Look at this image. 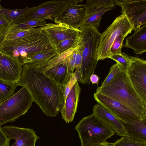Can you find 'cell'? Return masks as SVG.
I'll list each match as a JSON object with an SVG mask.
<instances>
[{
	"label": "cell",
	"instance_id": "18",
	"mask_svg": "<svg viewBox=\"0 0 146 146\" xmlns=\"http://www.w3.org/2000/svg\"><path fill=\"white\" fill-rule=\"evenodd\" d=\"M132 49L135 54H140L146 51V24L134 30L133 35L129 36L123 44V47Z\"/></svg>",
	"mask_w": 146,
	"mask_h": 146
},
{
	"label": "cell",
	"instance_id": "23",
	"mask_svg": "<svg viewBox=\"0 0 146 146\" xmlns=\"http://www.w3.org/2000/svg\"><path fill=\"white\" fill-rule=\"evenodd\" d=\"M112 9L111 8H100L87 10L86 19L81 26L89 25L96 28L99 27L102 16L106 11Z\"/></svg>",
	"mask_w": 146,
	"mask_h": 146
},
{
	"label": "cell",
	"instance_id": "17",
	"mask_svg": "<svg viewBox=\"0 0 146 146\" xmlns=\"http://www.w3.org/2000/svg\"><path fill=\"white\" fill-rule=\"evenodd\" d=\"M81 89L78 82L74 84L67 96L63 106L60 111L62 119L66 123L73 120L77 111Z\"/></svg>",
	"mask_w": 146,
	"mask_h": 146
},
{
	"label": "cell",
	"instance_id": "15",
	"mask_svg": "<svg viewBox=\"0 0 146 146\" xmlns=\"http://www.w3.org/2000/svg\"><path fill=\"white\" fill-rule=\"evenodd\" d=\"M1 128L10 140H15L11 146H35L39 138L33 129L14 126H5Z\"/></svg>",
	"mask_w": 146,
	"mask_h": 146
},
{
	"label": "cell",
	"instance_id": "5",
	"mask_svg": "<svg viewBox=\"0 0 146 146\" xmlns=\"http://www.w3.org/2000/svg\"><path fill=\"white\" fill-rule=\"evenodd\" d=\"M75 129L78 133L81 146H96L106 141L115 133L93 114L82 119Z\"/></svg>",
	"mask_w": 146,
	"mask_h": 146
},
{
	"label": "cell",
	"instance_id": "35",
	"mask_svg": "<svg viewBox=\"0 0 146 146\" xmlns=\"http://www.w3.org/2000/svg\"><path fill=\"white\" fill-rule=\"evenodd\" d=\"M77 82L74 74L69 81L63 87V96L62 99L61 108L63 106L66 98L72 88L73 86L76 82Z\"/></svg>",
	"mask_w": 146,
	"mask_h": 146
},
{
	"label": "cell",
	"instance_id": "8",
	"mask_svg": "<svg viewBox=\"0 0 146 146\" xmlns=\"http://www.w3.org/2000/svg\"><path fill=\"white\" fill-rule=\"evenodd\" d=\"M82 0H52L44 2L39 5L33 7L24 15L18 19L13 21L17 23L30 20L44 21L50 19L54 21L69 5L78 3Z\"/></svg>",
	"mask_w": 146,
	"mask_h": 146
},
{
	"label": "cell",
	"instance_id": "22",
	"mask_svg": "<svg viewBox=\"0 0 146 146\" xmlns=\"http://www.w3.org/2000/svg\"><path fill=\"white\" fill-rule=\"evenodd\" d=\"M59 54L53 48L42 51L25 59L23 62L24 64L30 63L39 67L45 64Z\"/></svg>",
	"mask_w": 146,
	"mask_h": 146
},
{
	"label": "cell",
	"instance_id": "4",
	"mask_svg": "<svg viewBox=\"0 0 146 146\" xmlns=\"http://www.w3.org/2000/svg\"><path fill=\"white\" fill-rule=\"evenodd\" d=\"M52 48L47 35L41 29L40 32L28 38L4 42L0 48V51L18 59L23 66V61L26 58Z\"/></svg>",
	"mask_w": 146,
	"mask_h": 146
},
{
	"label": "cell",
	"instance_id": "12",
	"mask_svg": "<svg viewBox=\"0 0 146 146\" xmlns=\"http://www.w3.org/2000/svg\"><path fill=\"white\" fill-rule=\"evenodd\" d=\"M22 66L18 59L0 51V81L16 84L20 79Z\"/></svg>",
	"mask_w": 146,
	"mask_h": 146
},
{
	"label": "cell",
	"instance_id": "34",
	"mask_svg": "<svg viewBox=\"0 0 146 146\" xmlns=\"http://www.w3.org/2000/svg\"><path fill=\"white\" fill-rule=\"evenodd\" d=\"M123 71L118 64L116 63L110 68L108 75L102 83L100 87L105 86L117 75Z\"/></svg>",
	"mask_w": 146,
	"mask_h": 146
},
{
	"label": "cell",
	"instance_id": "3",
	"mask_svg": "<svg viewBox=\"0 0 146 146\" xmlns=\"http://www.w3.org/2000/svg\"><path fill=\"white\" fill-rule=\"evenodd\" d=\"M79 38L84 45L82 62L80 70L82 84H90V78L94 74L98 61L97 52L101 33L97 28L92 26H82Z\"/></svg>",
	"mask_w": 146,
	"mask_h": 146
},
{
	"label": "cell",
	"instance_id": "25",
	"mask_svg": "<svg viewBox=\"0 0 146 146\" xmlns=\"http://www.w3.org/2000/svg\"><path fill=\"white\" fill-rule=\"evenodd\" d=\"M31 8L26 7L19 9H8L0 7V14L7 17L11 21H14L21 17Z\"/></svg>",
	"mask_w": 146,
	"mask_h": 146
},
{
	"label": "cell",
	"instance_id": "32",
	"mask_svg": "<svg viewBox=\"0 0 146 146\" xmlns=\"http://www.w3.org/2000/svg\"><path fill=\"white\" fill-rule=\"evenodd\" d=\"M78 38L76 39L68 38L62 41L57 46L56 51L59 54H60L75 46L77 44Z\"/></svg>",
	"mask_w": 146,
	"mask_h": 146
},
{
	"label": "cell",
	"instance_id": "26",
	"mask_svg": "<svg viewBox=\"0 0 146 146\" xmlns=\"http://www.w3.org/2000/svg\"><path fill=\"white\" fill-rule=\"evenodd\" d=\"M45 20H30L17 23L13 22V25L15 28L20 29H29L36 27H42L46 25Z\"/></svg>",
	"mask_w": 146,
	"mask_h": 146
},
{
	"label": "cell",
	"instance_id": "39",
	"mask_svg": "<svg viewBox=\"0 0 146 146\" xmlns=\"http://www.w3.org/2000/svg\"><path fill=\"white\" fill-rule=\"evenodd\" d=\"M112 145L113 143H109L106 141L96 146H112Z\"/></svg>",
	"mask_w": 146,
	"mask_h": 146
},
{
	"label": "cell",
	"instance_id": "21",
	"mask_svg": "<svg viewBox=\"0 0 146 146\" xmlns=\"http://www.w3.org/2000/svg\"><path fill=\"white\" fill-rule=\"evenodd\" d=\"M13 22L7 32L4 42L27 38L34 35L41 30V27L27 30L20 29L15 27L13 25Z\"/></svg>",
	"mask_w": 146,
	"mask_h": 146
},
{
	"label": "cell",
	"instance_id": "7",
	"mask_svg": "<svg viewBox=\"0 0 146 146\" xmlns=\"http://www.w3.org/2000/svg\"><path fill=\"white\" fill-rule=\"evenodd\" d=\"M133 29V25L124 13L116 17L101 34L97 52L98 60L108 58L111 54V47L115 39L121 35L127 36Z\"/></svg>",
	"mask_w": 146,
	"mask_h": 146
},
{
	"label": "cell",
	"instance_id": "19",
	"mask_svg": "<svg viewBox=\"0 0 146 146\" xmlns=\"http://www.w3.org/2000/svg\"><path fill=\"white\" fill-rule=\"evenodd\" d=\"M40 69L56 84L62 86L68 83L74 72H70L63 64L54 65L46 70Z\"/></svg>",
	"mask_w": 146,
	"mask_h": 146
},
{
	"label": "cell",
	"instance_id": "10",
	"mask_svg": "<svg viewBox=\"0 0 146 146\" xmlns=\"http://www.w3.org/2000/svg\"><path fill=\"white\" fill-rule=\"evenodd\" d=\"M133 25L134 31L146 24V0H115Z\"/></svg>",
	"mask_w": 146,
	"mask_h": 146
},
{
	"label": "cell",
	"instance_id": "24",
	"mask_svg": "<svg viewBox=\"0 0 146 146\" xmlns=\"http://www.w3.org/2000/svg\"><path fill=\"white\" fill-rule=\"evenodd\" d=\"M78 46V41L77 44L75 46L60 54H58L45 64L40 66L36 67L42 70H45L48 69L53 66L61 64L77 48Z\"/></svg>",
	"mask_w": 146,
	"mask_h": 146
},
{
	"label": "cell",
	"instance_id": "27",
	"mask_svg": "<svg viewBox=\"0 0 146 146\" xmlns=\"http://www.w3.org/2000/svg\"><path fill=\"white\" fill-rule=\"evenodd\" d=\"M108 58L111 59L116 62L123 71L127 73L130 63V57L124 52L121 54H111Z\"/></svg>",
	"mask_w": 146,
	"mask_h": 146
},
{
	"label": "cell",
	"instance_id": "33",
	"mask_svg": "<svg viewBox=\"0 0 146 146\" xmlns=\"http://www.w3.org/2000/svg\"><path fill=\"white\" fill-rule=\"evenodd\" d=\"M126 36V35H121L115 39L110 48L111 54H120L121 53V50L123 47V42Z\"/></svg>",
	"mask_w": 146,
	"mask_h": 146
},
{
	"label": "cell",
	"instance_id": "28",
	"mask_svg": "<svg viewBox=\"0 0 146 146\" xmlns=\"http://www.w3.org/2000/svg\"><path fill=\"white\" fill-rule=\"evenodd\" d=\"M87 10L100 8H111L115 6V0H88L85 4Z\"/></svg>",
	"mask_w": 146,
	"mask_h": 146
},
{
	"label": "cell",
	"instance_id": "36",
	"mask_svg": "<svg viewBox=\"0 0 146 146\" xmlns=\"http://www.w3.org/2000/svg\"><path fill=\"white\" fill-rule=\"evenodd\" d=\"M10 141L8 137L0 127V146H9Z\"/></svg>",
	"mask_w": 146,
	"mask_h": 146
},
{
	"label": "cell",
	"instance_id": "16",
	"mask_svg": "<svg viewBox=\"0 0 146 146\" xmlns=\"http://www.w3.org/2000/svg\"><path fill=\"white\" fill-rule=\"evenodd\" d=\"M100 121L113 130L117 135L127 136V133L121 121L108 110L98 104L93 107V113Z\"/></svg>",
	"mask_w": 146,
	"mask_h": 146
},
{
	"label": "cell",
	"instance_id": "1",
	"mask_svg": "<svg viewBox=\"0 0 146 146\" xmlns=\"http://www.w3.org/2000/svg\"><path fill=\"white\" fill-rule=\"evenodd\" d=\"M16 85L27 90L33 101L46 115L55 117L60 111L63 87L56 84L40 68L31 64H24Z\"/></svg>",
	"mask_w": 146,
	"mask_h": 146
},
{
	"label": "cell",
	"instance_id": "11",
	"mask_svg": "<svg viewBox=\"0 0 146 146\" xmlns=\"http://www.w3.org/2000/svg\"><path fill=\"white\" fill-rule=\"evenodd\" d=\"M94 97L98 104L103 107L122 122L129 123L143 119L127 107L106 96L95 92Z\"/></svg>",
	"mask_w": 146,
	"mask_h": 146
},
{
	"label": "cell",
	"instance_id": "9",
	"mask_svg": "<svg viewBox=\"0 0 146 146\" xmlns=\"http://www.w3.org/2000/svg\"><path fill=\"white\" fill-rule=\"evenodd\" d=\"M131 63L127 73L131 83L146 107V61L130 56Z\"/></svg>",
	"mask_w": 146,
	"mask_h": 146
},
{
	"label": "cell",
	"instance_id": "14",
	"mask_svg": "<svg viewBox=\"0 0 146 146\" xmlns=\"http://www.w3.org/2000/svg\"><path fill=\"white\" fill-rule=\"evenodd\" d=\"M86 14L85 4L74 3L68 6L54 21L56 24H64L78 29L84 21Z\"/></svg>",
	"mask_w": 146,
	"mask_h": 146
},
{
	"label": "cell",
	"instance_id": "2",
	"mask_svg": "<svg viewBox=\"0 0 146 146\" xmlns=\"http://www.w3.org/2000/svg\"><path fill=\"white\" fill-rule=\"evenodd\" d=\"M96 93L106 96L128 108L141 119L146 117V107L132 85L127 73L122 71Z\"/></svg>",
	"mask_w": 146,
	"mask_h": 146
},
{
	"label": "cell",
	"instance_id": "6",
	"mask_svg": "<svg viewBox=\"0 0 146 146\" xmlns=\"http://www.w3.org/2000/svg\"><path fill=\"white\" fill-rule=\"evenodd\" d=\"M33 99L27 90L22 88L0 103V126L17 120L33 106Z\"/></svg>",
	"mask_w": 146,
	"mask_h": 146
},
{
	"label": "cell",
	"instance_id": "30",
	"mask_svg": "<svg viewBox=\"0 0 146 146\" xmlns=\"http://www.w3.org/2000/svg\"><path fill=\"white\" fill-rule=\"evenodd\" d=\"M112 146H146V142L126 136L122 137L115 142L113 143Z\"/></svg>",
	"mask_w": 146,
	"mask_h": 146
},
{
	"label": "cell",
	"instance_id": "13",
	"mask_svg": "<svg viewBox=\"0 0 146 146\" xmlns=\"http://www.w3.org/2000/svg\"><path fill=\"white\" fill-rule=\"evenodd\" d=\"M53 48L55 49L59 43L66 39L78 37L80 29H75L62 23H47L41 27Z\"/></svg>",
	"mask_w": 146,
	"mask_h": 146
},
{
	"label": "cell",
	"instance_id": "20",
	"mask_svg": "<svg viewBox=\"0 0 146 146\" xmlns=\"http://www.w3.org/2000/svg\"><path fill=\"white\" fill-rule=\"evenodd\" d=\"M121 122L127 132V136L146 142V117L138 121L129 123Z\"/></svg>",
	"mask_w": 146,
	"mask_h": 146
},
{
	"label": "cell",
	"instance_id": "29",
	"mask_svg": "<svg viewBox=\"0 0 146 146\" xmlns=\"http://www.w3.org/2000/svg\"><path fill=\"white\" fill-rule=\"evenodd\" d=\"M16 85L0 81V103L12 96L15 94Z\"/></svg>",
	"mask_w": 146,
	"mask_h": 146
},
{
	"label": "cell",
	"instance_id": "40",
	"mask_svg": "<svg viewBox=\"0 0 146 146\" xmlns=\"http://www.w3.org/2000/svg\"><path fill=\"white\" fill-rule=\"evenodd\" d=\"M1 0H0V7L1 6Z\"/></svg>",
	"mask_w": 146,
	"mask_h": 146
},
{
	"label": "cell",
	"instance_id": "31",
	"mask_svg": "<svg viewBox=\"0 0 146 146\" xmlns=\"http://www.w3.org/2000/svg\"><path fill=\"white\" fill-rule=\"evenodd\" d=\"M13 22L0 14V48L4 41L7 32Z\"/></svg>",
	"mask_w": 146,
	"mask_h": 146
},
{
	"label": "cell",
	"instance_id": "37",
	"mask_svg": "<svg viewBox=\"0 0 146 146\" xmlns=\"http://www.w3.org/2000/svg\"><path fill=\"white\" fill-rule=\"evenodd\" d=\"M74 75L77 82L82 84V76L80 71L79 69H76L74 72Z\"/></svg>",
	"mask_w": 146,
	"mask_h": 146
},
{
	"label": "cell",
	"instance_id": "38",
	"mask_svg": "<svg viewBox=\"0 0 146 146\" xmlns=\"http://www.w3.org/2000/svg\"><path fill=\"white\" fill-rule=\"evenodd\" d=\"M90 81L92 84H98L99 82V77L96 74H93L90 78Z\"/></svg>",
	"mask_w": 146,
	"mask_h": 146
}]
</instances>
